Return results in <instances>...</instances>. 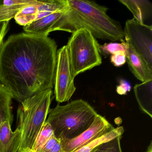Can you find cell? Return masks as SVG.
<instances>
[{"instance_id":"cell-25","label":"cell","mask_w":152,"mask_h":152,"mask_svg":"<svg viewBox=\"0 0 152 152\" xmlns=\"http://www.w3.org/2000/svg\"><path fill=\"white\" fill-rule=\"evenodd\" d=\"M9 21L0 22V47L3 43V39L7 31Z\"/></svg>"},{"instance_id":"cell-12","label":"cell","mask_w":152,"mask_h":152,"mask_svg":"<svg viewBox=\"0 0 152 152\" xmlns=\"http://www.w3.org/2000/svg\"><path fill=\"white\" fill-rule=\"evenodd\" d=\"M134 94L140 110L152 117V80L137 84Z\"/></svg>"},{"instance_id":"cell-11","label":"cell","mask_w":152,"mask_h":152,"mask_svg":"<svg viewBox=\"0 0 152 152\" xmlns=\"http://www.w3.org/2000/svg\"><path fill=\"white\" fill-rule=\"evenodd\" d=\"M66 10L54 12L45 17L37 19L23 26L24 31L27 33L48 36L52 26Z\"/></svg>"},{"instance_id":"cell-7","label":"cell","mask_w":152,"mask_h":152,"mask_svg":"<svg viewBox=\"0 0 152 152\" xmlns=\"http://www.w3.org/2000/svg\"><path fill=\"white\" fill-rule=\"evenodd\" d=\"M66 45L57 51L55 95L58 103L69 101L76 90Z\"/></svg>"},{"instance_id":"cell-28","label":"cell","mask_w":152,"mask_h":152,"mask_svg":"<svg viewBox=\"0 0 152 152\" xmlns=\"http://www.w3.org/2000/svg\"><path fill=\"white\" fill-rule=\"evenodd\" d=\"M21 152H35V151H33L31 149H27V150H24Z\"/></svg>"},{"instance_id":"cell-13","label":"cell","mask_w":152,"mask_h":152,"mask_svg":"<svg viewBox=\"0 0 152 152\" xmlns=\"http://www.w3.org/2000/svg\"><path fill=\"white\" fill-rule=\"evenodd\" d=\"M38 2V0L0 1V22L10 21L24 7Z\"/></svg>"},{"instance_id":"cell-10","label":"cell","mask_w":152,"mask_h":152,"mask_svg":"<svg viewBox=\"0 0 152 152\" xmlns=\"http://www.w3.org/2000/svg\"><path fill=\"white\" fill-rule=\"evenodd\" d=\"M11 124L8 121L0 125V152H18L21 143V132L17 128L12 131Z\"/></svg>"},{"instance_id":"cell-20","label":"cell","mask_w":152,"mask_h":152,"mask_svg":"<svg viewBox=\"0 0 152 152\" xmlns=\"http://www.w3.org/2000/svg\"><path fill=\"white\" fill-rule=\"evenodd\" d=\"M54 135V131L51 125L46 121L38 135L33 150L35 152H39L48 140Z\"/></svg>"},{"instance_id":"cell-2","label":"cell","mask_w":152,"mask_h":152,"mask_svg":"<svg viewBox=\"0 0 152 152\" xmlns=\"http://www.w3.org/2000/svg\"><path fill=\"white\" fill-rule=\"evenodd\" d=\"M67 1V9L52 26L50 32L60 31L72 34L85 29L100 39L113 42L124 40L121 24L107 15V7L91 1Z\"/></svg>"},{"instance_id":"cell-14","label":"cell","mask_w":152,"mask_h":152,"mask_svg":"<svg viewBox=\"0 0 152 152\" xmlns=\"http://www.w3.org/2000/svg\"><path fill=\"white\" fill-rule=\"evenodd\" d=\"M133 14L134 19L141 24L151 12L152 4L148 0H119Z\"/></svg>"},{"instance_id":"cell-1","label":"cell","mask_w":152,"mask_h":152,"mask_svg":"<svg viewBox=\"0 0 152 152\" xmlns=\"http://www.w3.org/2000/svg\"><path fill=\"white\" fill-rule=\"evenodd\" d=\"M57 51L56 42L48 36L11 35L0 47V83L21 103L52 90Z\"/></svg>"},{"instance_id":"cell-24","label":"cell","mask_w":152,"mask_h":152,"mask_svg":"<svg viewBox=\"0 0 152 152\" xmlns=\"http://www.w3.org/2000/svg\"><path fill=\"white\" fill-rule=\"evenodd\" d=\"M59 140L57 138L55 135L52 136L48 142L43 146L39 152H49L50 150L54 146V145Z\"/></svg>"},{"instance_id":"cell-8","label":"cell","mask_w":152,"mask_h":152,"mask_svg":"<svg viewBox=\"0 0 152 152\" xmlns=\"http://www.w3.org/2000/svg\"><path fill=\"white\" fill-rule=\"evenodd\" d=\"M114 129L104 117L98 114L90 127L79 136L72 139L59 140L64 152H74Z\"/></svg>"},{"instance_id":"cell-21","label":"cell","mask_w":152,"mask_h":152,"mask_svg":"<svg viewBox=\"0 0 152 152\" xmlns=\"http://www.w3.org/2000/svg\"><path fill=\"white\" fill-rule=\"evenodd\" d=\"M121 137H118L95 148L90 152H122L121 145Z\"/></svg>"},{"instance_id":"cell-26","label":"cell","mask_w":152,"mask_h":152,"mask_svg":"<svg viewBox=\"0 0 152 152\" xmlns=\"http://www.w3.org/2000/svg\"><path fill=\"white\" fill-rule=\"evenodd\" d=\"M49 152H64L63 150L59 139Z\"/></svg>"},{"instance_id":"cell-15","label":"cell","mask_w":152,"mask_h":152,"mask_svg":"<svg viewBox=\"0 0 152 152\" xmlns=\"http://www.w3.org/2000/svg\"><path fill=\"white\" fill-rule=\"evenodd\" d=\"M13 99L10 91L0 83V125L5 121L9 122L11 125L13 123Z\"/></svg>"},{"instance_id":"cell-22","label":"cell","mask_w":152,"mask_h":152,"mask_svg":"<svg viewBox=\"0 0 152 152\" xmlns=\"http://www.w3.org/2000/svg\"><path fill=\"white\" fill-rule=\"evenodd\" d=\"M111 62L116 67L124 65L126 62V55L122 52H118L111 56Z\"/></svg>"},{"instance_id":"cell-18","label":"cell","mask_w":152,"mask_h":152,"mask_svg":"<svg viewBox=\"0 0 152 152\" xmlns=\"http://www.w3.org/2000/svg\"><path fill=\"white\" fill-rule=\"evenodd\" d=\"M124 132L122 126L115 128L113 130L106 133L104 135L94 140L85 146L74 152H90L92 149L105 142L109 141L118 137H121Z\"/></svg>"},{"instance_id":"cell-27","label":"cell","mask_w":152,"mask_h":152,"mask_svg":"<svg viewBox=\"0 0 152 152\" xmlns=\"http://www.w3.org/2000/svg\"><path fill=\"white\" fill-rule=\"evenodd\" d=\"M146 152H152V142L151 141L150 142V145L148 146V147L147 149Z\"/></svg>"},{"instance_id":"cell-23","label":"cell","mask_w":152,"mask_h":152,"mask_svg":"<svg viewBox=\"0 0 152 152\" xmlns=\"http://www.w3.org/2000/svg\"><path fill=\"white\" fill-rule=\"evenodd\" d=\"M119 85L116 86V91L119 95H126L131 90V85L129 81L124 79H121L119 80Z\"/></svg>"},{"instance_id":"cell-5","label":"cell","mask_w":152,"mask_h":152,"mask_svg":"<svg viewBox=\"0 0 152 152\" xmlns=\"http://www.w3.org/2000/svg\"><path fill=\"white\" fill-rule=\"evenodd\" d=\"M88 30L81 29L72 34L66 47L73 77L102 64L99 46Z\"/></svg>"},{"instance_id":"cell-19","label":"cell","mask_w":152,"mask_h":152,"mask_svg":"<svg viewBox=\"0 0 152 152\" xmlns=\"http://www.w3.org/2000/svg\"><path fill=\"white\" fill-rule=\"evenodd\" d=\"M121 42V43L111 42L106 43L103 45H99L100 54L106 58L110 55H113L118 52H122L126 56L128 44L124 40H122Z\"/></svg>"},{"instance_id":"cell-3","label":"cell","mask_w":152,"mask_h":152,"mask_svg":"<svg viewBox=\"0 0 152 152\" xmlns=\"http://www.w3.org/2000/svg\"><path fill=\"white\" fill-rule=\"evenodd\" d=\"M46 122L58 139H72L88 129L98 114L83 99L72 101L65 105H57L50 110Z\"/></svg>"},{"instance_id":"cell-16","label":"cell","mask_w":152,"mask_h":152,"mask_svg":"<svg viewBox=\"0 0 152 152\" xmlns=\"http://www.w3.org/2000/svg\"><path fill=\"white\" fill-rule=\"evenodd\" d=\"M67 8V0H41L38 5L39 14L37 20L54 12L65 11Z\"/></svg>"},{"instance_id":"cell-4","label":"cell","mask_w":152,"mask_h":152,"mask_svg":"<svg viewBox=\"0 0 152 152\" xmlns=\"http://www.w3.org/2000/svg\"><path fill=\"white\" fill-rule=\"evenodd\" d=\"M52 90L38 93L21 103L17 110V128L21 132L20 148L18 152L33 150L50 111Z\"/></svg>"},{"instance_id":"cell-6","label":"cell","mask_w":152,"mask_h":152,"mask_svg":"<svg viewBox=\"0 0 152 152\" xmlns=\"http://www.w3.org/2000/svg\"><path fill=\"white\" fill-rule=\"evenodd\" d=\"M125 41L152 70V26L133 18L128 20L123 30Z\"/></svg>"},{"instance_id":"cell-17","label":"cell","mask_w":152,"mask_h":152,"mask_svg":"<svg viewBox=\"0 0 152 152\" xmlns=\"http://www.w3.org/2000/svg\"><path fill=\"white\" fill-rule=\"evenodd\" d=\"M40 2V0L37 4L24 7L18 12L14 18L16 22L19 25L25 26L37 20L39 14L38 5Z\"/></svg>"},{"instance_id":"cell-9","label":"cell","mask_w":152,"mask_h":152,"mask_svg":"<svg viewBox=\"0 0 152 152\" xmlns=\"http://www.w3.org/2000/svg\"><path fill=\"white\" fill-rule=\"evenodd\" d=\"M127 44L126 61L131 72L142 82L152 80V70L149 68L143 58L132 49L130 45Z\"/></svg>"}]
</instances>
